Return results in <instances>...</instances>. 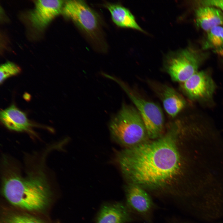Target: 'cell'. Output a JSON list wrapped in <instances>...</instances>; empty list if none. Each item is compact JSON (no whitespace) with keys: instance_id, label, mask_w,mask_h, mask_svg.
<instances>
[{"instance_id":"6da1fadb","label":"cell","mask_w":223,"mask_h":223,"mask_svg":"<svg viewBox=\"0 0 223 223\" xmlns=\"http://www.w3.org/2000/svg\"><path fill=\"white\" fill-rule=\"evenodd\" d=\"M184 133L176 121L160 137L118 153L117 160L128 183L158 194H179L189 171V159L181 146Z\"/></svg>"},{"instance_id":"7a4b0ae2","label":"cell","mask_w":223,"mask_h":223,"mask_svg":"<svg viewBox=\"0 0 223 223\" xmlns=\"http://www.w3.org/2000/svg\"><path fill=\"white\" fill-rule=\"evenodd\" d=\"M22 177L13 169L7 170L2 178L4 196L11 204L29 211L42 209L47 205L50 190L45 173L41 170Z\"/></svg>"},{"instance_id":"3957f363","label":"cell","mask_w":223,"mask_h":223,"mask_svg":"<svg viewBox=\"0 0 223 223\" xmlns=\"http://www.w3.org/2000/svg\"><path fill=\"white\" fill-rule=\"evenodd\" d=\"M109 126L112 139L126 148L138 146L150 139L139 112L130 105L123 104L112 118Z\"/></svg>"},{"instance_id":"277c9868","label":"cell","mask_w":223,"mask_h":223,"mask_svg":"<svg viewBox=\"0 0 223 223\" xmlns=\"http://www.w3.org/2000/svg\"><path fill=\"white\" fill-rule=\"evenodd\" d=\"M61 13L90 38L99 39L101 35L99 16L83 1H64Z\"/></svg>"},{"instance_id":"5b68a950","label":"cell","mask_w":223,"mask_h":223,"mask_svg":"<svg viewBox=\"0 0 223 223\" xmlns=\"http://www.w3.org/2000/svg\"><path fill=\"white\" fill-rule=\"evenodd\" d=\"M139 112L149 139H157L164 134V118L162 111L156 103L141 98L134 93L125 84L117 80Z\"/></svg>"},{"instance_id":"8992f818","label":"cell","mask_w":223,"mask_h":223,"mask_svg":"<svg viewBox=\"0 0 223 223\" xmlns=\"http://www.w3.org/2000/svg\"><path fill=\"white\" fill-rule=\"evenodd\" d=\"M201 63L198 52L188 48L169 55L165 68L173 81L182 83L199 71Z\"/></svg>"},{"instance_id":"52a82bcc","label":"cell","mask_w":223,"mask_h":223,"mask_svg":"<svg viewBox=\"0 0 223 223\" xmlns=\"http://www.w3.org/2000/svg\"><path fill=\"white\" fill-rule=\"evenodd\" d=\"M181 89L190 100L208 107L214 104L217 86L212 77L206 71H198L181 83Z\"/></svg>"},{"instance_id":"ba28073f","label":"cell","mask_w":223,"mask_h":223,"mask_svg":"<svg viewBox=\"0 0 223 223\" xmlns=\"http://www.w3.org/2000/svg\"><path fill=\"white\" fill-rule=\"evenodd\" d=\"M64 2V1L60 0L35 1L34 8L28 15L32 26L39 30L44 28L62 13Z\"/></svg>"},{"instance_id":"9c48e42d","label":"cell","mask_w":223,"mask_h":223,"mask_svg":"<svg viewBox=\"0 0 223 223\" xmlns=\"http://www.w3.org/2000/svg\"><path fill=\"white\" fill-rule=\"evenodd\" d=\"M127 206L143 216L148 215L153 207L151 197L146 190L137 185L128 184L125 188Z\"/></svg>"},{"instance_id":"30bf717a","label":"cell","mask_w":223,"mask_h":223,"mask_svg":"<svg viewBox=\"0 0 223 223\" xmlns=\"http://www.w3.org/2000/svg\"><path fill=\"white\" fill-rule=\"evenodd\" d=\"M129 210L120 202L107 203L101 207L95 223H127L131 220Z\"/></svg>"},{"instance_id":"8fae6325","label":"cell","mask_w":223,"mask_h":223,"mask_svg":"<svg viewBox=\"0 0 223 223\" xmlns=\"http://www.w3.org/2000/svg\"><path fill=\"white\" fill-rule=\"evenodd\" d=\"M1 122L7 129L17 132H32L33 125L26 114L14 105L1 111Z\"/></svg>"},{"instance_id":"7c38bea8","label":"cell","mask_w":223,"mask_h":223,"mask_svg":"<svg viewBox=\"0 0 223 223\" xmlns=\"http://www.w3.org/2000/svg\"><path fill=\"white\" fill-rule=\"evenodd\" d=\"M195 16L196 25L207 32L215 27L223 24L222 11L214 7H200L196 10Z\"/></svg>"},{"instance_id":"4fadbf2b","label":"cell","mask_w":223,"mask_h":223,"mask_svg":"<svg viewBox=\"0 0 223 223\" xmlns=\"http://www.w3.org/2000/svg\"><path fill=\"white\" fill-rule=\"evenodd\" d=\"M161 87L160 95L164 109L169 116L174 117L185 108L186 101L173 88L166 85Z\"/></svg>"},{"instance_id":"5bb4252c","label":"cell","mask_w":223,"mask_h":223,"mask_svg":"<svg viewBox=\"0 0 223 223\" xmlns=\"http://www.w3.org/2000/svg\"><path fill=\"white\" fill-rule=\"evenodd\" d=\"M105 7L110 11L113 21L118 26L143 32L127 8L119 4L110 3H106Z\"/></svg>"},{"instance_id":"9a60e30c","label":"cell","mask_w":223,"mask_h":223,"mask_svg":"<svg viewBox=\"0 0 223 223\" xmlns=\"http://www.w3.org/2000/svg\"><path fill=\"white\" fill-rule=\"evenodd\" d=\"M207 32L205 47L218 49L223 48V27L217 26Z\"/></svg>"},{"instance_id":"2e32d148","label":"cell","mask_w":223,"mask_h":223,"mask_svg":"<svg viewBox=\"0 0 223 223\" xmlns=\"http://www.w3.org/2000/svg\"><path fill=\"white\" fill-rule=\"evenodd\" d=\"M20 71V68L13 62H7L2 64L0 68V84L7 78L18 74Z\"/></svg>"},{"instance_id":"e0dca14e","label":"cell","mask_w":223,"mask_h":223,"mask_svg":"<svg viewBox=\"0 0 223 223\" xmlns=\"http://www.w3.org/2000/svg\"><path fill=\"white\" fill-rule=\"evenodd\" d=\"M4 223H44L40 220L24 214H14L7 216Z\"/></svg>"},{"instance_id":"ac0fdd59","label":"cell","mask_w":223,"mask_h":223,"mask_svg":"<svg viewBox=\"0 0 223 223\" xmlns=\"http://www.w3.org/2000/svg\"><path fill=\"white\" fill-rule=\"evenodd\" d=\"M201 3L203 5L215 7L223 12V0H212L202 1Z\"/></svg>"}]
</instances>
